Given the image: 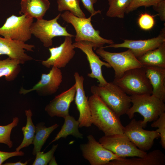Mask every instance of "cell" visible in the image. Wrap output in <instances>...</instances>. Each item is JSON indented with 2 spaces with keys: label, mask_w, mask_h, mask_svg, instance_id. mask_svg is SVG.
Returning a JSON list of instances; mask_svg holds the SVG:
<instances>
[{
  "label": "cell",
  "mask_w": 165,
  "mask_h": 165,
  "mask_svg": "<svg viewBox=\"0 0 165 165\" xmlns=\"http://www.w3.org/2000/svg\"><path fill=\"white\" fill-rule=\"evenodd\" d=\"M113 82L130 96L152 94V88L144 67L128 70Z\"/></svg>",
  "instance_id": "cell-5"
},
{
  "label": "cell",
  "mask_w": 165,
  "mask_h": 165,
  "mask_svg": "<svg viewBox=\"0 0 165 165\" xmlns=\"http://www.w3.org/2000/svg\"><path fill=\"white\" fill-rule=\"evenodd\" d=\"M153 9L158 13L162 21H165V0H162L152 6Z\"/></svg>",
  "instance_id": "cell-35"
},
{
  "label": "cell",
  "mask_w": 165,
  "mask_h": 165,
  "mask_svg": "<svg viewBox=\"0 0 165 165\" xmlns=\"http://www.w3.org/2000/svg\"><path fill=\"white\" fill-rule=\"evenodd\" d=\"M96 52L112 68L115 78H120L128 70L143 67L129 49L121 52H111L102 47L97 48Z\"/></svg>",
  "instance_id": "cell-7"
},
{
  "label": "cell",
  "mask_w": 165,
  "mask_h": 165,
  "mask_svg": "<svg viewBox=\"0 0 165 165\" xmlns=\"http://www.w3.org/2000/svg\"><path fill=\"white\" fill-rule=\"evenodd\" d=\"M76 93L75 84L68 89L56 96L45 108V110L51 117H62L69 115V108L74 99Z\"/></svg>",
  "instance_id": "cell-18"
},
{
  "label": "cell",
  "mask_w": 165,
  "mask_h": 165,
  "mask_svg": "<svg viewBox=\"0 0 165 165\" xmlns=\"http://www.w3.org/2000/svg\"><path fill=\"white\" fill-rule=\"evenodd\" d=\"M165 155L160 150L156 149L142 157L131 158H121L109 162L107 165H164Z\"/></svg>",
  "instance_id": "cell-19"
},
{
  "label": "cell",
  "mask_w": 165,
  "mask_h": 165,
  "mask_svg": "<svg viewBox=\"0 0 165 165\" xmlns=\"http://www.w3.org/2000/svg\"><path fill=\"white\" fill-rule=\"evenodd\" d=\"M143 128L141 120L133 119L124 127L123 134L138 148L146 152L152 148L154 140L160 138V135L156 130H146Z\"/></svg>",
  "instance_id": "cell-10"
},
{
  "label": "cell",
  "mask_w": 165,
  "mask_h": 165,
  "mask_svg": "<svg viewBox=\"0 0 165 165\" xmlns=\"http://www.w3.org/2000/svg\"><path fill=\"white\" fill-rule=\"evenodd\" d=\"M95 14H91L88 18L77 17L68 11H65L61 14V16L65 22L71 24L76 31L75 42L88 41L95 45V50L102 47L105 44H113L114 42L112 39L105 38L100 35L99 30H96L91 23V17Z\"/></svg>",
  "instance_id": "cell-4"
},
{
  "label": "cell",
  "mask_w": 165,
  "mask_h": 165,
  "mask_svg": "<svg viewBox=\"0 0 165 165\" xmlns=\"http://www.w3.org/2000/svg\"><path fill=\"white\" fill-rule=\"evenodd\" d=\"M20 4V14L37 20L43 19L50 5L48 0H21Z\"/></svg>",
  "instance_id": "cell-21"
},
{
  "label": "cell",
  "mask_w": 165,
  "mask_h": 165,
  "mask_svg": "<svg viewBox=\"0 0 165 165\" xmlns=\"http://www.w3.org/2000/svg\"><path fill=\"white\" fill-rule=\"evenodd\" d=\"M86 143L80 145V149L83 157L91 165H107L110 161L121 158L107 149L94 136H87Z\"/></svg>",
  "instance_id": "cell-11"
},
{
  "label": "cell",
  "mask_w": 165,
  "mask_h": 165,
  "mask_svg": "<svg viewBox=\"0 0 165 165\" xmlns=\"http://www.w3.org/2000/svg\"><path fill=\"white\" fill-rule=\"evenodd\" d=\"M24 153L22 151H16L13 152H5L0 151V165L9 158L15 156H22Z\"/></svg>",
  "instance_id": "cell-34"
},
{
  "label": "cell",
  "mask_w": 165,
  "mask_h": 165,
  "mask_svg": "<svg viewBox=\"0 0 165 165\" xmlns=\"http://www.w3.org/2000/svg\"><path fill=\"white\" fill-rule=\"evenodd\" d=\"M84 7L91 14L95 15L97 13H101L100 10H95L94 5L96 3L97 0H81Z\"/></svg>",
  "instance_id": "cell-36"
},
{
  "label": "cell",
  "mask_w": 165,
  "mask_h": 165,
  "mask_svg": "<svg viewBox=\"0 0 165 165\" xmlns=\"http://www.w3.org/2000/svg\"><path fill=\"white\" fill-rule=\"evenodd\" d=\"M35 47L33 45L0 36V56L6 55L11 59L20 61L23 64L33 59L25 53V50L33 52Z\"/></svg>",
  "instance_id": "cell-17"
},
{
  "label": "cell",
  "mask_w": 165,
  "mask_h": 165,
  "mask_svg": "<svg viewBox=\"0 0 165 165\" xmlns=\"http://www.w3.org/2000/svg\"><path fill=\"white\" fill-rule=\"evenodd\" d=\"M130 96L133 105L126 114L132 119L135 113H139L143 117L141 120L143 128H145L148 122L156 120L165 111L164 102L152 94Z\"/></svg>",
  "instance_id": "cell-2"
},
{
  "label": "cell",
  "mask_w": 165,
  "mask_h": 165,
  "mask_svg": "<svg viewBox=\"0 0 165 165\" xmlns=\"http://www.w3.org/2000/svg\"><path fill=\"white\" fill-rule=\"evenodd\" d=\"M23 63L17 59L9 57L0 60V78L5 76L6 80H14L20 71V64Z\"/></svg>",
  "instance_id": "cell-25"
},
{
  "label": "cell",
  "mask_w": 165,
  "mask_h": 165,
  "mask_svg": "<svg viewBox=\"0 0 165 165\" xmlns=\"http://www.w3.org/2000/svg\"><path fill=\"white\" fill-rule=\"evenodd\" d=\"M61 15L60 13L55 17L50 20L43 19L37 20L31 25V31L32 34L39 39L46 47L52 46V39L55 37L75 36L67 31L66 27L62 26L58 22L57 20Z\"/></svg>",
  "instance_id": "cell-6"
},
{
  "label": "cell",
  "mask_w": 165,
  "mask_h": 165,
  "mask_svg": "<svg viewBox=\"0 0 165 165\" xmlns=\"http://www.w3.org/2000/svg\"><path fill=\"white\" fill-rule=\"evenodd\" d=\"M138 23L139 27L142 30H148L152 29L155 24L153 16L147 13L141 14L140 16Z\"/></svg>",
  "instance_id": "cell-33"
},
{
  "label": "cell",
  "mask_w": 165,
  "mask_h": 165,
  "mask_svg": "<svg viewBox=\"0 0 165 165\" xmlns=\"http://www.w3.org/2000/svg\"><path fill=\"white\" fill-rule=\"evenodd\" d=\"M132 0H108L109 7L106 13L110 17L123 18Z\"/></svg>",
  "instance_id": "cell-27"
},
{
  "label": "cell",
  "mask_w": 165,
  "mask_h": 165,
  "mask_svg": "<svg viewBox=\"0 0 165 165\" xmlns=\"http://www.w3.org/2000/svg\"><path fill=\"white\" fill-rule=\"evenodd\" d=\"M79 0H57V10L59 12L68 11L80 18H86L79 5Z\"/></svg>",
  "instance_id": "cell-28"
},
{
  "label": "cell",
  "mask_w": 165,
  "mask_h": 165,
  "mask_svg": "<svg viewBox=\"0 0 165 165\" xmlns=\"http://www.w3.org/2000/svg\"><path fill=\"white\" fill-rule=\"evenodd\" d=\"M137 59L144 67L165 68V42L157 48L147 52Z\"/></svg>",
  "instance_id": "cell-22"
},
{
  "label": "cell",
  "mask_w": 165,
  "mask_h": 165,
  "mask_svg": "<svg viewBox=\"0 0 165 165\" xmlns=\"http://www.w3.org/2000/svg\"><path fill=\"white\" fill-rule=\"evenodd\" d=\"M29 160L26 161L24 163H22L21 161L18 162L12 163L7 162L4 163V165H26L28 163Z\"/></svg>",
  "instance_id": "cell-37"
},
{
  "label": "cell",
  "mask_w": 165,
  "mask_h": 165,
  "mask_svg": "<svg viewBox=\"0 0 165 165\" xmlns=\"http://www.w3.org/2000/svg\"><path fill=\"white\" fill-rule=\"evenodd\" d=\"M152 127L157 128L156 130L160 135V143L162 147L165 149V112L161 114L158 119L151 124Z\"/></svg>",
  "instance_id": "cell-31"
},
{
  "label": "cell",
  "mask_w": 165,
  "mask_h": 165,
  "mask_svg": "<svg viewBox=\"0 0 165 165\" xmlns=\"http://www.w3.org/2000/svg\"><path fill=\"white\" fill-rule=\"evenodd\" d=\"M75 48L81 50L86 55L89 62L91 72L87 76L91 78L96 79L98 81V86H103L108 83L103 75L101 68L105 66L107 68H111L109 64L107 62L101 60L93 51V49H95V45L92 42L88 41H82L75 42L73 43Z\"/></svg>",
  "instance_id": "cell-12"
},
{
  "label": "cell",
  "mask_w": 165,
  "mask_h": 165,
  "mask_svg": "<svg viewBox=\"0 0 165 165\" xmlns=\"http://www.w3.org/2000/svg\"><path fill=\"white\" fill-rule=\"evenodd\" d=\"M27 117L26 124L22 129L24 138L20 145L16 149V151H19L22 148L27 147L32 144L35 132V126L32 120L33 115L30 109L25 111Z\"/></svg>",
  "instance_id": "cell-26"
},
{
  "label": "cell",
  "mask_w": 165,
  "mask_h": 165,
  "mask_svg": "<svg viewBox=\"0 0 165 165\" xmlns=\"http://www.w3.org/2000/svg\"><path fill=\"white\" fill-rule=\"evenodd\" d=\"M92 124L102 131L105 135L123 134L124 127L120 118L97 95L88 98Z\"/></svg>",
  "instance_id": "cell-1"
},
{
  "label": "cell",
  "mask_w": 165,
  "mask_h": 165,
  "mask_svg": "<svg viewBox=\"0 0 165 165\" xmlns=\"http://www.w3.org/2000/svg\"><path fill=\"white\" fill-rule=\"evenodd\" d=\"M99 142L120 158L142 157L147 154L138 148L124 134L105 135L99 139Z\"/></svg>",
  "instance_id": "cell-9"
},
{
  "label": "cell",
  "mask_w": 165,
  "mask_h": 165,
  "mask_svg": "<svg viewBox=\"0 0 165 165\" xmlns=\"http://www.w3.org/2000/svg\"><path fill=\"white\" fill-rule=\"evenodd\" d=\"M90 90L119 118L126 114L131 107L130 96L113 82H108L103 86L93 85Z\"/></svg>",
  "instance_id": "cell-3"
},
{
  "label": "cell",
  "mask_w": 165,
  "mask_h": 165,
  "mask_svg": "<svg viewBox=\"0 0 165 165\" xmlns=\"http://www.w3.org/2000/svg\"><path fill=\"white\" fill-rule=\"evenodd\" d=\"M49 165H57L55 157L53 156L49 163Z\"/></svg>",
  "instance_id": "cell-38"
},
{
  "label": "cell",
  "mask_w": 165,
  "mask_h": 165,
  "mask_svg": "<svg viewBox=\"0 0 165 165\" xmlns=\"http://www.w3.org/2000/svg\"><path fill=\"white\" fill-rule=\"evenodd\" d=\"M74 76L76 88L75 103L79 112V127H89L92 123L88 98L86 97L84 89V78L78 72H75Z\"/></svg>",
  "instance_id": "cell-16"
},
{
  "label": "cell",
  "mask_w": 165,
  "mask_h": 165,
  "mask_svg": "<svg viewBox=\"0 0 165 165\" xmlns=\"http://www.w3.org/2000/svg\"><path fill=\"white\" fill-rule=\"evenodd\" d=\"M72 38L66 36L60 46L49 48L50 57L46 60L42 61V64L48 68L53 66L60 69L65 67L75 53Z\"/></svg>",
  "instance_id": "cell-13"
},
{
  "label": "cell",
  "mask_w": 165,
  "mask_h": 165,
  "mask_svg": "<svg viewBox=\"0 0 165 165\" xmlns=\"http://www.w3.org/2000/svg\"><path fill=\"white\" fill-rule=\"evenodd\" d=\"M58 144L53 145L51 149L46 152H38L35 156V159L32 165H46L53 156L54 154L57 149Z\"/></svg>",
  "instance_id": "cell-30"
},
{
  "label": "cell",
  "mask_w": 165,
  "mask_h": 165,
  "mask_svg": "<svg viewBox=\"0 0 165 165\" xmlns=\"http://www.w3.org/2000/svg\"><path fill=\"white\" fill-rule=\"evenodd\" d=\"M19 121L18 117L13 118V121L10 123L5 126H0V143L6 145L9 148L13 145L12 141L10 139V135L12 129L16 127Z\"/></svg>",
  "instance_id": "cell-29"
},
{
  "label": "cell",
  "mask_w": 165,
  "mask_h": 165,
  "mask_svg": "<svg viewBox=\"0 0 165 165\" xmlns=\"http://www.w3.org/2000/svg\"><path fill=\"white\" fill-rule=\"evenodd\" d=\"M147 77L152 88V94L165 101V68L145 67Z\"/></svg>",
  "instance_id": "cell-20"
},
{
  "label": "cell",
  "mask_w": 165,
  "mask_h": 165,
  "mask_svg": "<svg viewBox=\"0 0 165 165\" xmlns=\"http://www.w3.org/2000/svg\"><path fill=\"white\" fill-rule=\"evenodd\" d=\"M164 42L165 27L161 29L159 34L156 37L143 40L125 39L123 43H114L103 46V48H127L130 49L137 58L147 52L157 48Z\"/></svg>",
  "instance_id": "cell-15"
},
{
  "label": "cell",
  "mask_w": 165,
  "mask_h": 165,
  "mask_svg": "<svg viewBox=\"0 0 165 165\" xmlns=\"http://www.w3.org/2000/svg\"><path fill=\"white\" fill-rule=\"evenodd\" d=\"M64 119V123L61 130L50 144L60 138H66L69 135H72L77 138H83V134L79 130V123L78 120H76L73 117L70 115Z\"/></svg>",
  "instance_id": "cell-24"
},
{
  "label": "cell",
  "mask_w": 165,
  "mask_h": 165,
  "mask_svg": "<svg viewBox=\"0 0 165 165\" xmlns=\"http://www.w3.org/2000/svg\"><path fill=\"white\" fill-rule=\"evenodd\" d=\"M44 122H40L35 126V132L33 141L34 148L32 154L36 155V153L40 151L41 148L51 134L59 126L55 124L50 127L45 126Z\"/></svg>",
  "instance_id": "cell-23"
},
{
  "label": "cell",
  "mask_w": 165,
  "mask_h": 165,
  "mask_svg": "<svg viewBox=\"0 0 165 165\" xmlns=\"http://www.w3.org/2000/svg\"><path fill=\"white\" fill-rule=\"evenodd\" d=\"M162 0H132L126 10L125 13H129L141 6H152Z\"/></svg>",
  "instance_id": "cell-32"
},
{
  "label": "cell",
  "mask_w": 165,
  "mask_h": 165,
  "mask_svg": "<svg viewBox=\"0 0 165 165\" xmlns=\"http://www.w3.org/2000/svg\"><path fill=\"white\" fill-rule=\"evenodd\" d=\"M34 18L24 14L18 16L13 14L7 18L0 28V35L6 38L25 42L31 37V27Z\"/></svg>",
  "instance_id": "cell-8"
},
{
  "label": "cell",
  "mask_w": 165,
  "mask_h": 165,
  "mask_svg": "<svg viewBox=\"0 0 165 165\" xmlns=\"http://www.w3.org/2000/svg\"><path fill=\"white\" fill-rule=\"evenodd\" d=\"M52 67L48 74H42L41 79L31 88L27 90L21 87L20 94L25 95L36 91L40 95L46 96L56 93L62 82L63 76L60 68Z\"/></svg>",
  "instance_id": "cell-14"
}]
</instances>
